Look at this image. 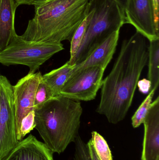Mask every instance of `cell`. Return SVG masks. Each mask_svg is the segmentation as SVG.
Returning <instances> with one entry per match:
<instances>
[{
    "label": "cell",
    "instance_id": "cell-18",
    "mask_svg": "<svg viewBox=\"0 0 159 160\" xmlns=\"http://www.w3.org/2000/svg\"><path fill=\"white\" fill-rule=\"evenodd\" d=\"M89 21L88 15H87L85 19L82 22L79 27L75 32L71 42V49H70V59L69 61L72 60L75 56L77 50L83 40L87 27Z\"/></svg>",
    "mask_w": 159,
    "mask_h": 160
},
{
    "label": "cell",
    "instance_id": "cell-1",
    "mask_svg": "<svg viewBox=\"0 0 159 160\" xmlns=\"http://www.w3.org/2000/svg\"><path fill=\"white\" fill-rule=\"evenodd\" d=\"M147 40L137 32L123 40L111 72L103 80L96 112L111 124L123 121L131 106L138 81L148 62Z\"/></svg>",
    "mask_w": 159,
    "mask_h": 160
},
{
    "label": "cell",
    "instance_id": "cell-14",
    "mask_svg": "<svg viewBox=\"0 0 159 160\" xmlns=\"http://www.w3.org/2000/svg\"><path fill=\"white\" fill-rule=\"evenodd\" d=\"M75 66L67 62L61 67L42 76L41 79L51 98L59 95L64 84L72 74Z\"/></svg>",
    "mask_w": 159,
    "mask_h": 160
},
{
    "label": "cell",
    "instance_id": "cell-11",
    "mask_svg": "<svg viewBox=\"0 0 159 160\" xmlns=\"http://www.w3.org/2000/svg\"><path fill=\"white\" fill-rule=\"evenodd\" d=\"M53 154L44 143L30 134L1 160H54Z\"/></svg>",
    "mask_w": 159,
    "mask_h": 160
},
{
    "label": "cell",
    "instance_id": "cell-16",
    "mask_svg": "<svg viewBox=\"0 0 159 160\" xmlns=\"http://www.w3.org/2000/svg\"><path fill=\"white\" fill-rule=\"evenodd\" d=\"M90 140L100 160H113L111 149L102 135L96 131L92 132Z\"/></svg>",
    "mask_w": 159,
    "mask_h": 160
},
{
    "label": "cell",
    "instance_id": "cell-15",
    "mask_svg": "<svg viewBox=\"0 0 159 160\" xmlns=\"http://www.w3.org/2000/svg\"><path fill=\"white\" fill-rule=\"evenodd\" d=\"M149 42L148 80L151 84L150 91H156L159 84V39Z\"/></svg>",
    "mask_w": 159,
    "mask_h": 160
},
{
    "label": "cell",
    "instance_id": "cell-9",
    "mask_svg": "<svg viewBox=\"0 0 159 160\" xmlns=\"http://www.w3.org/2000/svg\"><path fill=\"white\" fill-rule=\"evenodd\" d=\"M42 76L40 72L28 73L13 86L17 135L21 120L34 110L35 92Z\"/></svg>",
    "mask_w": 159,
    "mask_h": 160
},
{
    "label": "cell",
    "instance_id": "cell-26",
    "mask_svg": "<svg viewBox=\"0 0 159 160\" xmlns=\"http://www.w3.org/2000/svg\"><path fill=\"white\" fill-rule=\"evenodd\" d=\"M1 74H0V77H1Z\"/></svg>",
    "mask_w": 159,
    "mask_h": 160
},
{
    "label": "cell",
    "instance_id": "cell-3",
    "mask_svg": "<svg viewBox=\"0 0 159 160\" xmlns=\"http://www.w3.org/2000/svg\"><path fill=\"white\" fill-rule=\"evenodd\" d=\"M35 128L53 153L60 154L79 135L80 101L59 95L34 109Z\"/></svg>",
    "mask_w": 159,
    "mask_h": 160
},
{
    "label": "cell",
    "instance_id": "cell-22",
    "mask_svg": "<svg viewBox=\"0 0 159 160\" xmlns=\"http://www.w3.org/2000/svg\"><path fill=\"white\" fill-rule=\"evenodd\" d=\"M137 87L140 92L144 94H147L149 93L151 88V82L147 79L139 80L137 83Z\"/></svg>",
    "mask_w": 159,
    "mask_h": 160
},
{
    "label": "cell",
    "instance_id": "cell-7",
    "mask_svg": "<svg viewBox=\"0 0 159 160\" xmlns=\"http://www.w3.org/2000/svg\"><path fill=\"white\" fill-rule=\"evenodd\" d=\"M105 70L99 66L73 70L59 95L78 101L94 99L101 87Z\"/></svg>",
    "mask_w": 159,
    "mask_h": 160
},
{
    "label": "cell",
    "instance_id": "cell-19",
    "mask_svg": "<svg viewBox=\"0 0 159 160\" xmlns=\"http://www.w3.org/2000/svg\"><path fill=\"white\" fill-rule=\"evenodd\" d=\"M35 113L34 110L30 112L23 118L21 122L19 131L17 135V139L18 142L23 140L25 135L30 133L35 128Z\"/></svg>",
    "mask_w": 159,
    "mask_h": 160
},
{
    "label": "cell",
    "instance_id": "cell-5",
    "mask_svg": "<svg viewBox=\"0 0 159 160\" xmlns=\"http://www.w3.org/2000/svg\"><path fill=\"white\" fill-rule=\"evenodd\" d=\"M63 49L62 43L27 41L16 34L0 52V63L7 66H26L30 69L29 73H35L53 55Z\"/></svg>",
    "mask_w": 159,
    "mask_h": 160
},
{
    "label": "cell",
    "instance_id": "cell-17",
    "mask_svg": "<svg viewBox=\"0 0 159 160\" xmlns=\"http://www.w3.org/2000/svg\"><path fill=\"white\" fill-rule=\"evenodd\" d=\"M155 92L156 91L155 90H151L149 92L148 96L144 100L132 117V125L134 128H139L143 123L144 120L153 102Z\"/></svg>",
    "mask_w": 159,
    "mask_h": 160
},
{
    "label": "cell",
    "instance_id": "cell-2",
    "mask_svg": "<svg viewBox=\"0 0 159 160\" xmlns=\"http://www.w3.org/2000/svg\"><path fill=\"white\" fill-rule=\"evenodd\" d=\"M35 15L21 36L32 42L61 43L71 41L87 15L89 0H38Z\"/></svg>",
    "mask_w": 159,
    "mask_h": 160
},
{
    "label": "cell",
    "instance_id": "cell-13",
    "mask_svg": "<svg viewBox=\"0 0 159 160\" xmlns=\"http://www.w3.org/2000/svg\"><path fill=\"white\" fill-rule=\"evenodd\" d=\"M17 8L14 0H0V52L16 34L15 18Z\"/></svg>",
    "mask_w": 159,
    "mask_h": 160
},
{
    "label": "cell",
    "instance_id": "cell-8",
    "mask_svg": "<svg viewBox=\"0 0 159 160\" xmlns=\"http://www.w3.org/2000/svg\"><path fill=\"white\" fill-rule=\"evenodd\" d=\"M124 24H130L149 41L159 39L153 0H128L123 8Z\"/></svg>",
    "mask_w": 159,
    "mask_h": 160
},
{
    "label": "cell",
    "instance_id": "cell-21",
    "mask_svg": "<svg viewBox=\"0 0 159 160\" xmlns=\"http://www.w3.org/2000/svg\"><path fill=\"white\" fill-rule=\"evenodd\" d=\"M51 98H52L49 95L45 84L43 82L42 79H41L35 92L34 100V109L41 106Z\"/></svg>",
    "mask_w": 159,
    "mask_h": 160
},
{
    "label": "cell",
    "instance_id": "cell-6",
    "mask_svg": "<svg viewBox=\"0 0 159 160\" xmlns=\"http://www.w3.org/2000/svg\"><path fill=\"white\" fill-rule=\"evenodd\" d=\"M13 86L5 76L0 77V160L18 142Z\"/></svg>",
    "mask_w": 159,
    "mask_h": 160
},
{
    "label": "cell",
    "instance_id": "cell-23",
    "mask_svg": "<svg viewBox=\"0 0 159 160\" xmlns=\"http://www.w3.org/2000/svg\"><path fill=\"white\" fill-rule=\"evenodd\" d=\"M87 146L90 160H100L96 154L92 142L91 140L87 143Z\"/></svg>",
    "mask_w": 159,
    "mask_h": 160
},
{
    "label": "cell",
    "instance_id": "cell-20",
    "mask_svg": "<svg viewBox=\"0 0 159 160\" xmlns=\"http://www.w3.org/2000/svg\"><path fill=\"white\" fill-rule=\"evenodd\" d=\"M75 143V152L73 160H90L87 143L78 135L77 137Z\"/></svg>",
    "mask_w": 159,
    "mask_h": 160
},
{
    "label": "cell",
    "instance_id": "cell-10",
    "mask_svg": "<svg viewBox=\"0 0 159 160\" xmlns=\"http://www.w3.org/2000/svg\"><path fill=\"white\" fill-rule=\"evenodd\" d=\"M141 160H159V97L152 102L144 120Z\"/></svg>",
    "mask_w": 159,
    "mask_h": 160
},
{
    "label": "cell",
    "instance_id": "cell-24",
    "mask_svg": "<svg viewBox=\"0 0 159 160\" xmlns=\"http://www.w3.org/2000/svg\"><path fill=\"white\" fill-rule=\"evenodd\" d=\"M16 6L21 5H31L34 4L35 3L38 1V0H14Z\"/></svg>",
    "mask_w": 159,
    "mask_h": 160
},
{
    "label": "cell",
    "instance_id": "cell-12",
    "mask_svg": "<svg viewBox=\"0 0 159 160\" xmlns=\"http://www.w3.org/2000/svg\"><path fill=\"white\" fill-rule=\"evenodd\" d=\"M120 30H117L109 36L84 61L75 65L73 70L92 66H99L105 70L115 52L119 39Z\"/></svg>",
    "mask_w": 159,
    "mask_h": 160
},
{
    "label": "cell",
    "instance_id": "cell-4",
    "mask_svg": "<svg viewBox=\"0 0 159 160\" xmlns=\"http://www.w3.org/2000/svg\"><path fill=\"white\" fill-rule=\"evenodd\" d=\"M87 27L83 40L72 60V65L85 60L91 52L124 24L123 9L113 0H89Z\"/></svg>",
    "mask_w": 159,
    "mask_h": 160
},
{
    "label": "cell",
    "instance_id": "cell-25",
    "mask_svg": "<svg viewBox=\"0 0 159 160\" xmlns=\"http://www.w3.org/2000/svg\"><path fill=\"white\" fill-rule=\"evenodd\" d=\"M113 1H115L121 7V8L123 10V8H124L128 0H113Z\"/></svg>",
    "mask_w": 159,
    "mask_h": 160
}]
</instances>
